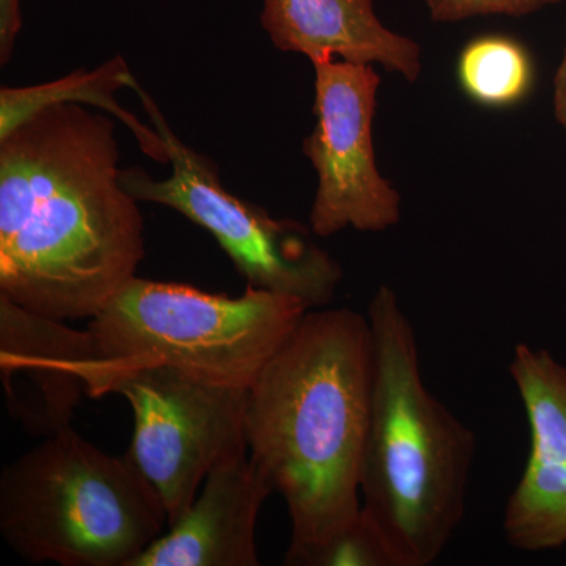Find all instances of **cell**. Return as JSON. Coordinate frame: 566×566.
Instances as JSON below:
<instances>
[{
  "label": "cell",
  "instance_id": "1",
  "mask_svg": "<svg viewBox=\"0 0 566 566\" xmlns=\"http://www.w3.org/2000/svg\"><path fill=\"white\" fill-rule=\"evenodd\" d=\"M115 118L44 107L0 137V296L92 319L145 259L139 200L122 185Z\"/></svg>",
  "mask_w": 566,
  "mask_h": 566
},
{
  "label": "cell",
  "instance_id": "2",
  "mask_svg": "<svg viewBox=\"0 0 566 566\" xmlns=\"http://www.w3.org/2000/svg\"><path fill=\"white\" fill-rule=\"evenodd\" d=\"M374 345L367 315L312 308L248 389L249 457L292 521L296 566L359 516Z\"/></svg>",
  "mask_w": 566,
  "mask_h": 566
},
{
  "label": "cell",
  "instance_id": "3",
  "mask_svg": "<svg viewBox=\"0 0 566 566\" xmlns=\"http://www.w3.org/2000/svg\"><path fill=\"white\" fill-rule=\"evenodd\" d=\"M374 345L360 468L363 512L397 566L433 565L463 523L476 438L424 386L411 319L381 285L367 311Z\"/></svg>",
  "mask_w": 566,
  "mask_h": 566
},
{
  "label": "cell",
  "instance_id": "4",
  "mask_svg": "<svg viewBox=\"0 0 566 566\" xmlns=\"http://www.w3.org/2000/svg\"><path fill=\"white\" fill-rule=\"evenodd\" d=\"M166 526L161 497L128 455H107L73 427L0 474V534L32 564L132 566Z\"/></svg>",
  "mask_w": 566,
  "mask_h": 566
},
{
  "label": "cell",
  "instance_id": "5",
  "mask_svg": "<svg viewBox=\"0 0 566 566\" xmlns=\"http://www.w3.org/2000/svg\"><path fill=\"white\" fill-rule=\"evenodd\" d=\"M307 311L252 285L234 297L136 275L88 323L102 363L95 398L112 375L158 364L249 389Z\"/></svg>",
  "mask_w": 566,
  "mask_h": 566
},
{
  "label": "cell",
  "instance_id": "6",
  "mask_svg": "<svg viewBox=\"0 0 566 566\" xmlns=\"http://www.w3.org/2000/svg\"><path fill=\"white\" fill-rule=\"evenodd\" d=\"M139 96L153 128L166 142L169 177H151L142 167L122 169V185L139 202L180 212L218 241L248 285L296 297L312 308L333 303L344 281L340 263L316 243L311 226L277 219L222 185L218 164L175 134L158 104L139 82Z\"/></svg>",
  "mask_w": 566,
  "mask_h": 566
},
{
  "label": "cell",
  "instance_id": "7",
  "mask_svg": "<svg viewBox=\"0 0 566 566\" xmlns=\"http://www.w3.org/2000/svg\"><path fill=\"white\" fill-rule=\"evenodd\" d=\"M107 394L123 395L132 406L126 455L161 497L169 526L191 506L216 465L248 453V389L212 385L158 364L112 375Z\"/></svg>",
  "mask_w": 566,
  "mask_h": 566
},
{
  "label": "cell",
  "instance_id": "8",
  "mask_svg": "<svg viewBox=\"0 0 566 566\" xmlns=\"http://www.w3.org/2000/svg\"><path fill=\"white\" fill-rule=\"evenodd\" d=\"M312 65L316 123L303 150L318 186L308 226L322 238L346 229L385 232L400 222L401 197L376 164L374 122L381 77L375 65L344 59H315Z\"/></svg>",
  "mask_w": 566,
  "mask_h": 566
},
{
  "label": "cell",
  "instance_id": "9",
  "mask_svg": "<svg viewBox=\"0 0 566 566\" xmlns=\"http://www.w3.org/2000/svg\"><path fill=\"white\" fill-rule=\"evenodd\" d=\"M99 354L87 329L25 311L0 296V379L7 409L33 436L71 427L85 397L95 398Z\"/></svg>",
  "mask_w": 566,
  "mask_h": 566
},
{
  "label": "cell",
  "instance_id": "10",
  "mask_svg": "<svg viewBox=\"0 0 566 566\" xmlns=\"http://www.w3.org/2000/svg\"><path fill=\"white\" fill-rule=\"evenodd\" d=\"M526 411L531 452L505 505L509 545L527 553L566 545V367L546 349L516 345L509 367Z\"/></svg>",
  "mask_w": 566,
  "mask_h": 566
},
{
  "label": "cell",
  "instance_id": "11",
  "mask_svg": "<svg viewBox=\"0 0 566 566\" xmlns=\"http://www.w3.org/2000/svg\"><path fill=\"white\" fill-rule=\"evenodd\" d=\"M273 493L248 453L222 461L191 506L132 566H259L256 524Z\"/></svg>",
  "mask_w": 566,
  "mask_h": 566
},
{
  "label": "cell",
  "instance_id": "12",
  "mask_svg": "<svg viewBox=\"0 0 566 566\" xmlns=\"http://www.w3.org/2000/svg\"><path fill=\"white\" fill-rule=\"evenodd\" d=\"M263 31L275 50L385 66L408 82L422 73L415 40L387 29L375 0H263Z\"/></svg>",
  "mask_w": 566,
  "mask_h": 566
},
{
  "label": "cell",
  "instance_id": "13",
  "mask_svg": "<svg viewBox=\"0 0 566 566\" xmlns=\"http://www.w3.org/2000/svg\"><path fill=\"white\" fill-rule=\"evenodd\" d=\"M136 82L133 71L122 55H114L98 69L88 71L80 69L61 80L28 85V87L0 88V137L35 115L44 107L62 103H81L99 109L120 120L129 133L136 137L140 150L153 161L167 164L166 142L155 128L142 123L136 115L126 111L115 98L122 88H132Z\"/></svg>",
  "mask_w": 566,
  "mask_h": 566
},
{
  "label": "cell",
  "instance_id": "14",
  "mask_svg": "<svg viewBox=\"0 0 566 566\" xmlns=\"http://www.w3.org/2000/svg\"><path fill=\"white\" fill-rule=\"evenodd\" d=\"M457 80L476 106L510 109L534 88V59L515 36L488 33L464 44L458 55Z\"/></svg>",
  "mask_w": 566,
  "mask_h": 566
},
{
  "label": "cell",
  "instance_id": "15",
  "mask_svg": "<svg viewBox=\"0 0 566 566\" xmlns=\"http://www.w3.org/2000/svg\"><path fill=\"white\" fill-rule=\"evenodd\" d=\"M296 566H397L385 536L363 509L344 531L300 558Z\"/></svg>",
  "mask_w": 566,
  "mask_h": 566
},
{
  "label": "cell",
  "instance_id": "16",
  "mask_svg": "<svg viewBox=\"0 0 566 566\" xmlns=\"http://www.w3.org/2000/svg\"><path fill=\"white\" fill-rule=\"evenodd\" d=\"M564 0H424L434 22H460L479 17L521 18Z\"/></svg>",
  "mask_w": 566,
  "mask_h": 566
},
{
  "label": "cell",
  "instance_id": "17",
  "mask_svg": "<svg viewBox=\"0 0 566 566\" xmlns=\"http://www.w3.org/2000/svg\"><path fill=\"white\" fill-rule=\"evenodd\" d=\"M21 29V0H0V65H9Z\"/></svg>",
  "mask_w": 566,
  "mask_h": 566
},
{
  "label": "cell",
  "instance_id": "18",
  "mask_svg": "<svg viewBox=\"0 0 566 566\" xmlns=\"http://www.w3.org/2000/svg\"><path fill=\"white\" fill-rule=\"evenodd\" d=\"M554 107H556L557 120L566 129V50L564 61L556 74V93H554Z\"/></svg>",
  "mask_w": 566,
  "mask_h": 566
}]
</instances>
